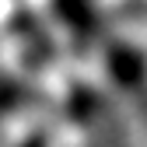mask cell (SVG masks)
Instances as JSON below:
<instances>
[{
    "label": "cell",
    "mask_w": 147,
    "mask_h": 147,
    "mask_svg": "<svg viewBox=\"0 0 147 147\" xmlns=\"http://www.w3.org/2000/svg\"><path fill=\"white\" fill-rule=\"evenodd\" d=\"M28 147H46V144H42V137H39V140H32V144H28Z\"/></svg>",
    "instance_id": "1"
}]
</instances>
